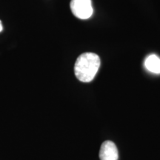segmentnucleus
Segmentation results:
<instances>
[{
	"instance_id": "f257e3e1",
	"label": "nucleus",
	"mask_w": 160,
	"mask_h": 160,
	"mask_svg": "<svg viewBox=\"0 0 160 160\" xmlns=\"http://www.w3.org/2000/svg\"><path fill=\"white\" fill-rule=\"evenodd\" d=\"M99 56L94 53H84L77 58L74 65L76 77L82 82H89L94 79L100 67Z\"/></svg>"
},
{
	"instance_id": "f03ea898",
	"label": "nucleus",
	"mask_w": 160,
	"mask_h": 160,
	"mask_svg": "<svg viewBox=\"0 0 160 160\" xmlns=\"http://www.w3.org/2000/svg\"><path fill=\"white\" fill-rule=\"evenodd\" d=\"M70 7L76 17L80 19H88L93 13L91 0H71Z\"/></svg>"
},
{
	"instance_id": "7ed1b4c3",
	"label": "nucleus",
	"mask_w": 160,
	"mask_h": 160,
	"mask_svg": "<svg viewBox=\"0 0 160 160\" xmlns=\"http://www.w3.org/2000/svg\"><path fill=\"white\" fill-rule=\"evenodd\" d=\"M119 157L117 146L113 142L105 141L101 145L99 158L101 160H117Z\"/></svg>"
},
{
	"instance_id": "20e7f679",
	"label": "nucleus",
	"mask_w": 160,
	"mask_h": 160,
	"mask_svg": "<svg viewBox=\"0 0 160 160\" xmlns=\"http://www.w3.org/2000/svg\"><path fill=\"white\" fill-rule=\"evenodd\" d=\"M144 64L148 71L157 74L160 73V58L157 55L151 54L148 56L145 59Z\"/></svg>"
},
{
	"instance_id": "39448f33",
	"label": "nucleus",
	"mask_w": 160,
	"mask_h": 160,
	"mask_svg": "<svg viewBox=\"0 0 160 160\" xmlns=\"http://www.w3.org/2000/svg\"><path fill=\"white\" fill-rule=\"evenodd\" d=\"M2 30H3V26H2V24L1 20H0V32L2 31Z\"/></svg>"
}]
</instances>
